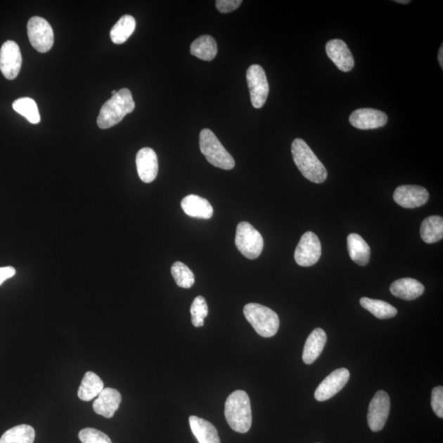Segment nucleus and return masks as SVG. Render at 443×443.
<instances>
[{"mask_svg":"<svg viewBox=\"0 0 443 443\" xmlns=\"http://www.w3.org/2000/svg\"><path fill=\"white\" fill-rule=\"evenodd\" d=\"M292 154L295 165L302 174L314 184H323L327 179L328 172L307 142L295 139L292 144Z\"/></svg>","mask_w":443,"mask_h":443,"instance_id":"nucleus-1","label":"nucleus"},{"mask_svg":"<svg viewBox=\"0 0 443 443\" xmlns=\"http://www.w3.org/2000/svg\"><path fill=\"white\" fill-rule=\"evenodd\" d=\"M135 107L131 92L127 88L121 89L102 106L97 117L98 127L108 129L117 125L128 113L133 112Z\"/></svg>","mask_w":443,"mask_h":443,"instance_id":"nucleus-2","label":"nucleus"},{"mask_svg":"<svg viewBox=\"0 0 443 443\" xmlns=\"http://www.w3.org/2000/svg\"><path fill=\"white\" fill-rule=\"evenodd\" d=\"M224 413L231 430L240 433L250 430L252 425V413L248 393L241 390L231 393L226 399Z\"/></svg>","mask_w":443,"mask_h":443,"instance_id":"nucleus-3","label":"nucleus"},{"mask_svg":"<svg viewBox=\"0 0 443 443\" xmlns=\"http://www.w3.org/2000/svg\"><path fill=\"white\" fill-rule=\"evenodd\" d=\"M243 313L259 336L272 338L278 333L280 320L273 309L257 303H249L245 305Z\"/></svg>","mask_w":443,"mask_h":443,"instance_id":"nucleus-4","label":"nucleus"},{"mask_svg":"<svg viewBox=\"0 0 443 443\" xmlns=\"http://www.w3.org/2000/svg\"><path fill=\"white\" fill-rule=\"evenodd\" d=\"M200 148L210 164L224 170L233 169L235 160L218 139L213 131L203 129L200 135Z\"/></svg>","mask_w":443,"mask_h":443,"instance_id":"nucleus-5","label":"nucleus"},{"mask_svg":"<svg viewBox=\"0 0 443 443\" xmlns=\"http://www.w3.org/2000/svg\"><path fill=\"white\" fill-rule=\"evenodd\" d=\"M235 243L240 252L249 259H257L264 248L262 236L248 222L238 225Z\"/></svg>","mask_w":443,"mask_h":443,"instance_id":"nucleus-6","label":"nucleus"},{"mask_svg":"<svg viewBox=\"0 0 443 443\" xmlns=\"http://www.w3.org/2000/svg\"><path fill=\"white\" fill-rule=\"evenodd\" d=\"M27 33L30 42L34 49L41 53L51 51L54 41L52 27L46 19L32 17L27 24Z\"/></svg>","mask_w":443,"mask_h":443,"instance_id":"nucleus-7","label":"nucleus"},{"mask_svg":"<svg viewBox=\"0 0 443 443\" xmlns=\"http://www.w3.org/2000/svg\"><path fill=\"white\" fill-rule=\"evenodd\" d=\"M246 79L250 94L251 103L255 108L264 105L269 92V86L262 67L258 64L251 65L246 71Z\"/></svg>","mask_w":443,"mask_h":443,"instance_id":"nucleus-8","label":"nucleus"},{"mask_svg":"<svg viewBox=\"0 0 443 443\" xmlns=\"http://www.w3.org/2000/svg\"><path fill=\"white\" fill-rule=\"evenodd\" d=\"M321 243L316 234L307 231L300 238L295 251V260L302 267L316 264L321 256Z\"/></svg>","mask_w":443,"mask_h":443,"instance_id":"nucleus-9","label":"nucleus"},{"mask_svg":"<svg viewBox=\"0 0 443 443\" xmlns=\"http://www.w3.org/2000/svg\"><path fill=\"white\" fill-rule=\"evenodd\" d=\"M390 397L385 391H378L369 404L368 425L373 432H378L385 426L390 412Z\"/></svg>","mask_w":443,"mask_h":443,"instance_id":"nucleus-10","label":"nucleus"},{"mask_svg":"<svg viewBox=\"0 0 443 443\" xmlns=\"http://www.w3.org/2000/svg\"><path fill=\"white\" fill-rule=\"evenodd\" d=\"M23 57L18 44L13 41L3 44L0 49V71L3 75L13 80L21 70Z\"/></svg>","mask_w":443,"mask_h":443,"instance_id":"nucleus-11","label":"nucleus"},{"mask_svg":"<svg viewBox=\"0 0 443 443\" xmlns=\"http://www.w3.org/2000/svg\"><path fill=\"white\" fill-rule=\"evenodd\" d=\"M349 378V372L346 368H338L324 378L314 392L318 402L329 400L346 386Z\"/></svg>","mask_w":443,"mask_h":443,"instance_id":"nucleus-12","label":"nucleus"},{"mask_svg":"<svg viewBox=\"0 0 443 443\" xmlns=\"http://www.w3.org/2000/svg\"><path fill=\"white\" fill-rule=\"evenodd\" d=\"M428 192L420 186L404 185L394 191L393 199L403 208L416 209L425 205L428 200Z\"/></svg>","mask_w":443,"mask_h":443,"instance_id":"nucleus-13","label":"nucleus"},{"mask_svg":"<svg viewBox=\"0 0 443 443\" xmlns=\"http://www.w3.org/2000/svg\"><path fill=\"white\" fill-rule=\"evenodd\" d=\"M388 120L385 113L373 108H359L349 117V122L357 129H377L387 124Z\"/></svg>","mask_w":443,"mask_h":443,"instance_id":"nucleus-14","label":"nucleus"},{"mask_svg":"<svg viewBox=\"0 0 443 443\" xmlns=\"http://www.w3.org/2000/svg\"><path fill=\"white\" fill-rule=\"evenodd\" d=\"M138 175L145 184L154 181L159 171V162L156 153L151 148H142L138 151L136 158Z\"/></svg>","mask_w":443,"mask_h":443,"instance_id":"nucleus-15","label":"nucleus"},{"mask_svg":"<svg viewBox=\"0 0 443 443\" xmlns=\"http://www.w3.org/2000/svg\"><path fill=\"white\" fill-rule=\"evenodd\" d=\"M326 53L340 71L348 72L352 70L354 66L352 53L342 39L329 41L326 44Z\"/></svg>","mask_w":443,"mask_h":443,"instance_id":"nucleus-16","label":"nucleus"},{"mask_svg":"<svg viewBox=\"0 0 443 443\" xmlns=\"http://www.w3.org/2000/svg\"><path fill=\"white\" fill-rule=\"evenodd\" d=\"M122 396L115 388L106 387L94 402L93 409L98 415L110 418L120 408Z\"/></svg>","mask_w":443,"mask_h":443,"instance_id":"nucleus-17","label":"nucleus"},{"mask_svg":"<svg viewBox=\"0 0 443 443\" xmlns=\"http://www.w3.org/2000/svg\"><path fill=\"white\" fill-rule=\"evenodd\" d=\"M182 210L192 218L210 219L214 214V209L208 200L196 195H189L181 202Z\"/></svg>","mask_w":443,"mask_h":443,"instance_id":"nucleus-18","label":"nucleus"},{"mask_svg":"<svg viewBox=\"0 0 443 443\" xmlns=\"http://www.w3.org/2000/svg\"><path fill=\"white\" fill-rule=\"evenodd\" d=\"M390 292L394 297L406 300H413L421 297L425 293V287L416 279L401 278L391 284Z\"/></svg>","mask_w":443,"mask_h":443,"instance_id":"nucleus-19","label":"nucleus"},{"mask_svg":"<svg viewBox=\"0 0 443 443\" xmlns=\"http://www.w3.org/2000/svg\"><path fill=\"white\" fill-rule=\"evenodd\" d=\"M327 342V334L322 328H315L309 334L303 349V361L307 364H313L321 354Z\"/></svg>","mask_w":443,"mask_h":443,"instance_id":"nucleus-20","label":"nucleus"},{"mask_svg":"<svg viewBox=\"0 0 443 443\" xmlns=\"http://www.w3.org/2000/svg\"><path fill=\"white\" fill-rule=\"evenodd\" d=\"M189 423L191 430L199 443H221L218 431L210 422L191 416Z\"/></svg>","mask_w":443,"mask_h":443,"instance_id":"nucleus-21","label":"nucleus"},{"mask_svg":"<svg viewBox=\"0 0 443 443\" xmlns=\"http://www.w3.org/2000/svg\"><path fill=\"white\" fill-rule=\"evenodd\" d=\"M347 250L353 262L364 266L371 259V248L361 236L352 233L347 238Z\"/></svg>","mask_w":443,"mask_h":443,"instance_id":"nucleus-22","label":"nucleus"},{"mask_svg":"<svg viewBox=\"0 0 443 443\" xmlns=\"http://www.w3.org/2000/svg\"><path fill=\"white\" fill-rule=\"evenodd\" d=\"M102 379L93 372H87L78 389V397L84 402H90L103 390Z\"/></svg>","mask_w":443,"mask_h":443,"instance_id":"nucleus-23","label":"nucleus"},{"mask_svg":"<svg viewBox=\"0 0 443 443\" xmlns=\"http://www.w3.org/2000/svg\"><path fill=\"white\" fill-rule=\"evenodd\" d=\"M218 53V46L215 39L205 34L197 38L191 46V53L202 60L211 61Z\"/></svg>","mask_w":443,"mask_h":443,"instance_id":"nucleus-24","label":"nucleus"},{"mask_svg":"<svg viewBox=\"0 0 443 443\" xmlns=\"http://www.w3.org/2000/svg\"><path fill=\"white\" fill-rule=\"evenodd\" d=\"M421 238L425 243H437L443 238V219L441 216H430L423 221L420 226Z\"/></svg>","mask_w":443,"mask_h":443,"instance_id":"nucleus-25","label":"nucleus"},{"mask_svg":"<svg viewBox=\"0 0 443 443\" xmlns=\"http://www.w3.org/2000/svg\"><path fill=\"white\" fill-rule=\"evenodd\" d=\"M136 23L131 15L122 16L110 31L112 41L117 44L125 43L135 32Z\"/></svg>","mask_w":443,"mask_h":443,"instance_id":"nucleus-26","label":"nucleus"},{"mask_svg":"<svg viewBox=\"0 0 443 443\" xmlns=\"http://www.w3.org/2000/svg\"><path fill=\"white\" fill-rule=\"evenodd\" d=\"M361 307L378 319H387L395 317L397 309L392 304L380 300L363 297L359 300Z\"/></svg>","mask_w":443,"mask_h":443,"instance_id":"nucleus-27","label":"nucleus"},{"mask_svg":"<svg viewBox=\"0 0 443 443\" xmlns=\"http://www.w3.org/2000/svg\"><path fill=\"white\" fill-rule=\"evenodd\" d=\"M36 432L32 426L21 425L10 428L0 438V443H33Z\"/></svg>","mask_w":443,"mask_h":443,"instance_id":"nucleus-28","label":"nucleus"},{"mask_svg":"<svg viewBox=\"0 0 443 443\" xmlns=\"http://www.w3.org/2000/svg\"><path fill=\"white\" fill-rule=\"evenodd\" d=\"M13 108L15 111L26 117L32 124H37L41 121L37 103L32 98H18L13 102Z\"/></svg>","mask_w":443,"mask_h":443,"instance_id":"nucleus-29","label":"nucleus"},{"mask_svg":"<svg viewBox=\"0 0 443 443\" xmlns=\"http://www.w3.org/2000/svg\"><path fill=\"white\" fill-rule=\"evenodd\" d=\"M171 273L176 285L181 288H191L195 283L193 272L180 261L172 264Z\"/></svg>","mask_w":443,"mask_h":443,"instance_id":"nucleus-30","label":"nucleus"},{"mask_svg":"<svg viewBox=\"0 0 443 443\" xmlns=\"http://www.w3.org/2000/svg\"><path fill=\"white\" fill-rule=\"evenodd\" d=\"M208 314L209 308L205 299L202 295H198L191 307L192 324L196 328L203 326L205 319L208 316Z\"/></svg>","mask_w":443,"mask_h":443,"instance_id":"nucleus-31","label":"nucleus"},{"mask_svg":"<svg viewBox=\"0 0 443 443\" xmlns=\"http://www.w3.org/2000/svg\"><path fill=\"white\" fill-rule=\"evenodd\" d=\"M78 437L82 443H113L105 433L91 428H84Z\"/></svg>","mask_w":443,"mask_h":443,"instance_id":"nucleus-32","label":"nucleus"},{"mask_svg":"<svg viewBox=\"0 0 443 443\" xmlns=\"http://www.w3.org/2000/svg\"><path fill=\"white\" fill-rule=\"evenodd\" d=\"M431 406L436 415L443 418V387H436L432 389L431 397Z\"/></svg>","mask_w":443,"mask_h":443,"instance_id":"nucleus-33","label":"nucleus"},{"mask_svg":"<svg viewBox=\"0 0 443 443\" xmlns=\"http://www.w3.org/2000/svg\"><path fill=\"white\" fill-rule=\"evenodd\" d=\"M240 0H217L216 7L222 13H229L240 7Z\"/></svg>","mask_w":443,"mask_h":443,"instance_id":"nucleus-34","label":"nucleus"},{"mask_svg":"<svg viewBox=\"0 0 443 443\" xmlns=\"http://www.w3.org/2000/svg\"><path fill=\"white\" fill-rule=\"evenodd\" d=\"M15 274H16V269L11 266L0 268V285L7 279L13 278Z\"/></svg>","mask_w":443,"mask_h":443,"instance_id":"nucleus-35","label":"nucleus"},{"mask_svg":"<svg viewBox=\"0 0 443 443\" xmlns=\"http://www.w3.org/2000/svg\"><path fill=\"white\" fill-rule=\"evenodd\" d=\"M438 62H439L440 66L442 68H443V48H442V46L439 49V51H438Z\"/></svg>","mask_w":443,"mask_h":443,"instance_id":"nucleus-36","label":"nucleus"},{"mask_svg":"<svg viewBox=\"0 0 443 443\" xmlns=\"http://www.w3.org/2000/svg\"><path fill=\"white\" fill-rule=\"evenodd\" d=\"M395 2L399 3V4H407L409 3H411L410 0H396Z\"/></svg>","mask_w":443,"mask_h":443,"instance_id":"nucleus-37","label":"nucleus"},{"mask_svg":"<svg viewBox=\"0 0 443 443\" xmlns=\"http://www.w3.org/2000/svg\"><path fill=\"white\" fill-rule=\"evenodd\" d=\"M116 93H117V91H112V95H113H113H115V94H116Z\"/></svg>","mask_w":443,"mask_h":443,"instance_id":"nucleus-38","label":"nucleus"}]
</instances>
